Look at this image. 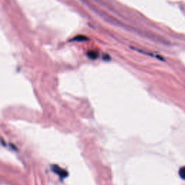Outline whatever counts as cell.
Returning a JSON list of instances; mask_svg holds the SVG:
<instances>
[{
    "mask_svg": "<svg viewBox=\"0 0 185 185\" xmlns=\"http://www.w3.org/2000/svg\"><path fill=\"white\" fill-rule=\"evenodd\" d=\"M179 177L182 178V179H185V166L182 167L179 171Z\"/></svg>",
    "mask_w": 185,
    "mask_h": 185,
    "instance_id": "obj_4",
    "label": "cell"
},
{
    "mask_svg": "<svg viewBox=\"0 0 185 185\" xmlns=\"http://www.w3.org/2000/svg\"><path fill=\"white\" fill-rule=\"evenodd\" d=\"M88 56L90 59H96L97 57L98 56V54L96 52H93V51H91L88 53Z\"/></svg>",
    "mask_w": 185,
    "mask_h": 185,
    "instance_id": "obj_2",
    "label": "cell"
},
{
    "mask_svg": "<svg viewBox=\"0 0 185 185\" xmlns=\"http://www.w3.org/2000/svg\"><path fill=\"white\" fill-rule=\"evenodd\" d=\"M52 171H54V173H56V174L60 176L61 177H66L68 175V173L65 170H64L60 167L56 166V165H54V166H52Z\"/></svg>",
    "mask_w": 185,
    "mask_h": 185,
    "instance_id": "obj_1",
    "label": "cell"
},
{
    "mask_svg": "<svg viewBox=\"0 0 185 185\" xmlns=\"http://www.w3.org/2000/svg\"><path fill=\"white\" fill-rule=\"evenodd\" d=\"M86 40H88L87 37H85L84 36H78L75 37V38H74L72 41H86Z\"/></svg>",
    "mask_w": 185,
    "mask_h": 185,
    "instance_id": "obj_3",
    "label": "cell"
}]
</instances>
